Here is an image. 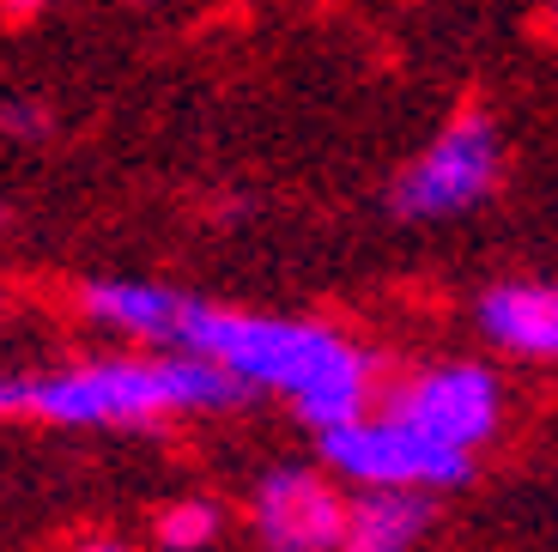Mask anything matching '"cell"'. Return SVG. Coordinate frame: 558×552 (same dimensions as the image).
Returning <instances> with one entry per match:
<instances>
[{
  "label": "cell",
  "mask_w": 558,
  "mask_h": 552,
  "mask_svg": "<svg viewBox=\"0 0 558 552\" xmlns=\"http://www.w3.org/2000/svg\"><path fill=\"white\" fill-rule=\"evenodd\" d=\"M322 437V461L340 473V480H359V485H468L474 473V449H449V443L425 437L418 425L395 419L383 407L377 419H347V425H328L316 431Z\"/></svg>",
  "instance_id": "3"
},
{
  "label": "cell",
  "mask_w": 558,
  "mask_h": 552,
  "mask_svg": "<svg viewBox=\"0 0 558 552\" xmlns=\"http://www.w3.org/2000/svg\"><path fill=\"white\" fill-rule=\"evenodd\" d=\"M480 334L517 359H558V286H492L480 298Z\"/></svg>",
  "instance_id": "7"
},
{
  "label": "cell",
  "mask_w": 558,
  "mask_h": 552,
  "mask_svg": "<svg viewBox=\"0 0 558 552\" xmlns=\"http://www.w3.org/2000/svg\"><path fill=\"white\" fill-rule=\"evenodd\" d=\"M219 535V511L213 504H177V511L158 523V540L165 547H207Z\"/></svg>",
  "instance_id": "10"
},
{
  "label": "cell",
  "mask_w": 558,
  "mask_h": 552,
  "mask_svg": "<svg viewBox=\"0 0 558 552\" xmlns=\"http://www.w3.org/2000/svg\"><path fill=\"white\" fill-rule=\"evenodd\" d=\"M7 7H13V13H37L43 0H7Z\"/></svg>",
  "instance_id": "11"
},
{
  "label": "cell",
  "mask_w": 558,
  "mask_h": 552,
  "mask_svg": "<svg viewBox=\"0 0 558 552\" xmlns=\"http://www.w3.org/2000/svg\"><path fill=\"white\" fill-rule=\"evenodd\" d=\"M347 523L352 504H340V492L322 473L286 468L255 485V528H262L267 547H292V552L347 547Z\"/></svg>",
  "instance_id": "6"
},
{
  "label": "cell",
  "mask_w": 558,
  "mask_h": 552,
  "mask_svg": "<svg viewBox=\"0 0 558 552\" xmlns=\"http://www.w3.org/2000/svg\"><path fill=\"white\" fill-rule=\"evenodd\" d=\"M389 413L449 449H480L504 419V388L486 364H437L389 395Z\"/></svg>",
  "instance_id": "5"
},
{
  "label": "cell",
  "mask_w": 558,
  "mask_h": 552,
  "mask_svg": "<svg viewBox=\"0 0 558 552\" xmlns=\"http://www.w3.org/2000/svg\"><path fill=\"white\" fill-rule=\"evenodd\" d=\"M85 310L122 334H140V340H170L182 298L165 286H146V279H98V286H85Z\"/></svg>",
  "instance_id": "9"
},
{
  "label": "cell",
  "mask_w": 558,
  "mask_h": 552,
  "mask_svg": "<svg viewBox=\"0 0 558 552\" xmlns=\"http://www.w3.org/2000/svg\"><path fill=\"white\" fill-rule=\"evenodd\" d=\"M504 177V146H498V128L492 116H461L449 122L444 134L425 146L418 165H407V177L389 189V213L407 225H425V219H456V213L480 207Z\"/></svg>",
  "instance_id": "4"
},
{
  "label": "cell",
  "mask_w": 558,
  "mask_h": 552,
  "mask_svg": "<svg viewBox=\"0 0 558 552\" xmlns=\"http://www.w3.org/2000/svg\"><path fill=\"white\" fill-rule=\"evenodd\" d=\"M177 346L207 352L243 383L274 388L298 407V419L316 431L347 425L371 407V364L352 340H340L322 322H286V316H250V310H219L182 298Z\"/></svg>",
  "instance_id": "1"
},
{
  "label": "cell",
  "mask_w": 558,
  "mask_h": 552,
  "mask_svg": "<svg viewBox=\"0 0 558 552\" xmlns=\"http://www.w3.org/2000/svg\"><path fill=\"white\" fill-rule=\"evenodd\" d=\"M250 395L255 383L182 346L177 359H110L61 376H13L0 383V413H31L56 425H134L158 413H225Z\"/></svg>",
  "instance_id": "2"
},
{
  "label": "cell",
  "mask_w": 558,
  "mask_h": 552,
  "mask_svg": "<svg viewBox=\"0 0 558 552\" xmlns=\"http://www.w3.org/2000/svg\"><path fill=\"white\" fill-rule=\"evenodd\" d=\"M432 523H437V504L425 497V485H371V492L352 504L347 547H359V552H401V547H413Z\"/></svg>",
  "instance_id": "8"
}]
</instances>
